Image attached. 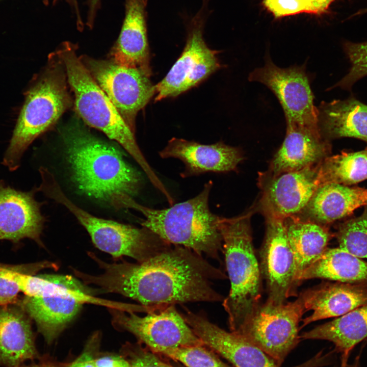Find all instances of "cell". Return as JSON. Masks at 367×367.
<instances>
[{
  "instance_id": "cell-1",
  "label": "cell",
  "mask_w": 367,
  "mask_h": 367,
  "mask_svg": "<svg viewBox=\"0 0 367 367\" xmlns=\"http://www.w3.org/2000/svg\"><path fill=\"white\" fill-rule=\"evenodd\" d=\"M103 269L97 276L74 271L86 284L99 287L101 293H116L141 305L161 310L189 302H223L213 281L226 275L203 256L182 246L168 249L141 263L109 264L90 252Z\"/></svg>"
},
{
  "instance_id": "cell-2",
  "label": "cell",
  "mask_w": 367,
  "mask_h": 367,
  "mask_svg": "<svg viewBox=\"0 0 367 367\" xmlns=\"http://www.w3.org/2000/svg\"><path fill=\"white\" fill-rule=\"evenodd\" d=\"M72 180L89 197L124 208L141 186L139 173L116 148L98 139L78 122L62 132Z\"/></svg>"
},
{
  "instance_id": "cell-3",
  "label": "cell",
  "mask_w": 367,
  "mask_h": 367,
  "mask_svg": "<svg viewBox=\"0 0 367 367\" xmlns=\"http://www.w3.org/2000/svg\"><path fill=\"white\" fill-rule=\"evenodd\" d=\"M212 186L213 182L208 181L197 196L169 208H150L133 198L127 201L126 208L141 213L144 217L141 222L142 226L168 243L219 261V253H223V241L219 228V216L213 214L209 207Z\"/></svg>"
},
{
  "instance_id": "cell-4",
  "label": "cell",
  "mask_w": 367,
  "mask_h": 367,
  "mask_svg": "<svg viewBox=\"0 0 367 367\" xmlns=\"http://www.w3.org/2000/svg\"><path fill=\"white\" fill-rule=\"evenodd\" d=\"M252 212L233 218L220 217L219 228L230 289L222 306L231 331H236L260 304L262 274L253 244Z\"/></svg>"
},
{
  "instance_id": "cell-5",
  "label": "cell",
  "mask_w": 367,
  "mask_h": 367,
  "mask_svg": "<svg viewBox=\"0 0 367 367\" xmlns=\"http://www.w3.org/2000/svg\"><path fill=\"white\" fill-rule=\"evenodd\" d=\"M75 95V108L89 125L118 142L136 161L152 185L160 179L146 161L134 135L106 94L77 57L74 44L64 42L57 52Z\"/></svg>"
},
{
  "instance_id": "cell-6",
  "label": "cell",
  "mask_w": 367,
  "mask_h": 367,
  "mask_svg": "<svg viewBox=\"0 0 367 367\" xmlns=\"http://www.w3.org/2000/svg\"><path fill=\"white\" fill-rule=\"evenodd\" d=\"M25 93L2 164L11 171L20 166L24 152L71 105L64 67L57 55Z\"/></svg>"
},
{
  "instance_id": "cell-7",
  "label": "cell",
  "mask_w": 367,
  "mask_h": 367,
  "mask_svg": "<svg viewBox=\"0 0 367 367\" xmlns=\"http://www.w3.org/2000/svg\"><path fill=\"white\" fill-rule=\"evenodd\" d=\"M43 193L66 207L88 232L94 245L113 258L127 256L141 263L172 245L145 227L138 228L89 214L67 197L56 179L45 185Z\"/></svg>"
},
{
  "instance_id": "cell-8",
  "label": "cell",
  "mask_w": 367,
  "mask_h": 367,
  "mask_svg": "<svg viewBox=\"0 0 367 367\" xmlns=\"http://www.w3.org/2000/svg\"><path fill=\"white\" fill-rule=\"evenodd\" d=\"M305 312L299 297L281 304L266 301L234 332L243 336L280 365L299 342V323Z\"/></svg>"
},
{
  "instance_id": "cell-9",
  "label": "cell",
  "mask_w": 367,
  "mask_h": 367,
  "mask_svg": "<svg viewBox=\"0 0 367 367\" xmlns=\"http://www.w3.org/2000/svg\"><path fill=\"white\" fill-rule=\"evenodd\" d=\"M209 0L187 24L184 50L165 77L155 85V101L175 97L197 86L221 67L218 51L209 48L203 38L206 21L211 13Z\"/></svg>"
},
{
  "instance_id": "cell-10",
  "label": "cell",
  "mask_w": 367,
  "mask_h": 367,
  "mask_svg": "<svg viewBox=\"0 0 367 367\" xmlns=\"http://www.w3.org/2000/svg\"><path fill=\"white\" fill-rule=\"evenodd\" d=\"M122 118L135 133L136 117L155 94L150 76L135 67L113 61L80 58Z\"/></svg>"
},
{
  "instance_id": "cell-11",
  "label": "cell",
  "mask_w": 367,
  "mask_h": 367,
  "mask_svg": "<svg viewBox=\"0 0 367 367\" xmlns=\"http://www.w3.org/2000/svg\"><path fill=\"white\" fill-rule=\"evenodd\" d=\"M113 326L135 335L154 353L174 348L204 345L187 323L175 305L141 317L134 312L108 308Z\"/></svg>"
},
{
  "instance_id": "cell-12",
  "label": "cell",
  "mask_w": 367,
  "mask_h": 367,
  "mask_svg": "<svg viewBox=\"0 0 367 367\" xmlns=\"http://www.w3.org/2000/svg\"><path fill=\"white\" fill-rule=\"evenodd\" d=\"M250 82H259L270 89L278 99L286 121L318 125V110L306 72V65L280 68L267 54L263 67L249 74Z\"/></svg>"
},
{
  "instance_id": "cell-13",
  "label": "cell",
  "mask_w": 367,
  "mask_h": 367,
  "mask_svg": "<svg viewBox=\"0 0 367 367\" xmlns=\"http://www.w3.org/2000/svg\"><path fill=\"white\" fill-rule=\"evenodd\" d=\"M266 217V232L260 252V268L266 280L267 301L276 304L287 302L297 296L295 257L287 237L284 219Z\"/></svg>"
},
{
  "instance_id": "cell-14",
  "label": "cell",
  "mask_w": 367,
  "mask_h": 367,
  "mask_svg": "<svg viewBox=\"0 0 367 367\" xmlns=\"http://www.w3.org/2000/svg\"><path fill=\"white\" fill-rule=\"evenodd\" d=\"M319 164L297 171L269 173L266 180L261 178L260 205L265 216L284 219L298 215L320 186Z\"/></svg>"
},
{
  "instance_id": "cell-15",
  "label": "cell",
  "mask_w": 367,
  "mask_h": 367,
  "mask_svg": "<svg viewBox=\"0 0 367 367\" xmlns=\"http://www.w3.org/2000/svg\"><path fill=\"white\" fill-rule=\"evenodd\" d=\"M179 311L187 323L206 347L235 367H279L261 349L242 335L227 331L211 322L203 311L194 312L185 307Z\"/></svg>"
},
{
  "instance_id": "cell-16",
  "label": "cell",
  "mask_w": 367,
  "mask_h": 367,
  "mask_svg": "<svg viewBox=\"0 0 367 367\" xmlns=\"http://www.w3.org/2000/svg\"><path fill=\"white\" fill-rule=\"evenodd\" d=\"M36 191L18 190L0 180V240L17 242L29 238L42 245L45 218L42 203L35 198Z\"/></svg>"
},
{
  "instance_id": "cell-17",
  "label": "cell",
  "mask_w": 367,
  "mask_h": 367,
  "mask_svg": "<svg viewBox=\"0 0 367 367\" xmlns=\"http://www.w3.org/2000/svg\"><path fill=\"white\" fill-rule=\"evenodd\" d=\"M159 155L162 159L175 158L182 161L185 169L180 175L183 178L206 172L235 171L243 160L238 148L221 141L205 145L177 138L170 139Z\"/></svg>"
},
{
  "instance_id": "cell-18",
  "label": "cell",
  "mask_w": 367,
  "mask_h": 367,
  "mask_svg": "<svg viewBox=\"0 0 367 367\" xmlns=\"http://www.w3.org/2000/svg\"><path fill=\"white\" fill-rule=\"evenodd\" d=\"M286 123L285 137L271 162L270 174L301 170L329 155L330 141L323 137L319 125Z\"/></svg>"
},
{
  "instance_id": "cell-19",
  "label": "cell",
  "mask_w": 367,
  "mask_h": 367,
  "mask_svg": "<svg viewBox=\"0 0 367 367\" xmlns=\"http://www.w3.org/2000/svg\"><path fill=\"white\" fill-rule=\"evenodd\" d=\"M147 2L148 0H125L124 17L111 57L114 62L138 68L150 77Z\"/></svg>"
},
{
  "instance_id": "cell-20",
  "label": "cell",
  "mask_w": 367,
  "mask_h": 367,
  "mask_svg": "<svg viewBox=\"0 0 367 367\" xmlns=\"http://www.w3.org/2000/svg\"><path fill=\"white\" fill-rule=\"evenodd\" d=\"M299 297L311 315L302 320L300 329L318 320L341 316L367 304V285L325 282L306 290Z\"/></svg>"
},
{
  "instance_id": "cell-21",
  "label": "cell",
  "mask_w": 367,
  "mask_h": 367,
  "mask_svg": "<svg viewBox=\"0 0 367 367\" xmlns=\"http://www.w3.org/2000/svg\"><path fill=\"white\" fill-rule=\"evenodd\" d=\"M362 206H367V189L329 183L319 186L299 214L302 216H296L329 227Z\"/></svg>"
},
{
  "instance_id": "cell-22",
  "label": "cell",
  "mask_w": 367,
  "mask_h": 367,
  "mask_svg": "<svg viewBox=\"0 0 367 367\" xmlns=\"http://www.w3.org/2000/svg\"><path fill=\"white\" fill-rule=\"evenodd\" d=\"M17 303L0 307V364L8 367L37 356L30 318Z\"/></svg>"
},
{
  "instance_id": "cell-23",
  "label": "cell",
  "mask_w": 367,
  "mask_h": 367,
  "mask_svg": "<svg viewBox=\"0 0 367 367\" xmlns=\"http://www.w3.org/2000/svg\"><path fill=\"white\" fill-rule=\"evenodd\" d=\"M17 279L20 291L29 297H60L75 299L110 308L113 302L96 297L98 289L90 287L82 280L70 275L60 274L33 275L30 270L18 272Z\"/></svg>"
},
{
  "instance_id": "cell-24",
  "label": "cell",
  "mask_w": 367,
  "mask_h": 367,
  "mask_svg": "<svg viewBox=\"0 0 367 367\" xmlns=\"http://www.w3.org/2000/svg\"><path fill=\"white\" fill-rule=\"evenodd\" d=\"M318 125L323 137H351L367 142V105L353 97L323 101L318 108Z\"/></svg>"
},
{
  "instance_id": "cell-25",
  "label": "cell",
  "mask_w": 367,
  "mask_h": 367,
  "mask_svg": "<svg viewBox=\"0 0 367 367\" xmlns=\"http://www.w3.org/2000/svg\"><path fill=\"white\" fill-rule=\"evenodd\" d=\"M18 302L49 343L73 320L84 304L74 299L60 297L25 296Z\"/></svg>"
},
{
  "instance_id": "cell-26",
  "label": "cell",
  "mask_w": 367,
  "mask_h": 367,
  "mask_svg": "<svg viewBox=\"0 0 367 367\" xmlns=\"http://www.w3.org/2000/svg\"><path fill=\"white\" fill-rule=\"evenodd\" d=\"M287 237L296 263L297 280L328 248L334 234L329 227L291 216L284 219Z\"/></svg>"
},
{
  "instance_id": "cell-27",
  "label": "cell",
  "mask_w": 367,
  "mask_h": 367,
  "mask_svg": "<svg viewBox=\"0 0 367 367\" xmlns=\"http://www.w3.org/2000/svg\"><path fill=\"white\" fill-rule=\"evenodd\" d=\"M314 278L367 285V262L339 247L327 248L298 280L301 284Z\"/></svg>"
},
{
  "instance_id": "cell-28",
  "label": "cell",
  "mask_w": 367,
  "mask_h": 367,
  "mask_svg": "<svg viewBox=\"0 0 367 367\" xmlns=\"http://www.w3.org/2000/svg\"><path fill=\"white\" fill-rule=\"evenodd\" d=\"M300 338L331 342L346 358L356 344L367 338V304L304 332Z\"/></svg>"
},
{
  "instance_id": "cell-29",
  "label": "cell",
  "mask_w": 367,
  "mask_h": 367,
  "mask_svg": "<svg viewBox=\"0 0 367 367\" xmlns=\"http://www.w3.org/2000/svg\"><path fill=\"white\" fill-rule=\"evenodd\" d=\"M319 175L320 186L329 183L350 186L367 179V147L328 156L319 164Z\"/></svg>"
},
{
  "instance_id": "cell-30",
  "label": "cell",
  "mask_w": 367,
  "mask_h": 367,
  "mask_svg": "<svg viewBox=\"0 0 367 367\" xmlns=\"http://www.w3.org/2000/svg\"><path fill=\"white\" fill-rule=\"evenodd\" d=\"M340 248L360 258H367V206L359 216L337 226L334 234Z\"/></svg>"
},
{
  "instance_id": "cell-31",
  "label": "cell",
  "mask_w": 367,
  "mask_h": 367,
  "mask_svg": "<svg viewBox=\"0 0 367 367\" xmlns=\"http://www.w3.org/2000/svg\"><path fill=\"white\" fill-rule=\"evenodd\" d=\"M205 345L179 347L164 352L165 355L186 367H230Z\"/></svg>"
},
{
  "instance_id": "cell-32",
  "label": "cell",
  "mask_w": 367,
  "mask_h": 367,
  "mask_svg": "<svg viewBox=\"0 0 367 367\" xmlns=\"http://www.w3.org/2000/svg\"><path fill=\"white\" fill-rule=\"evenodd\" d=\"M343 48L350 61L351 68L349 72L330 89L338 87L350 90L355 83L367 75V41L359 43L345 41Z\"/></svg>"
},
{
  "instance_id": "cell-33",
  "label": "cell",
  "mask_w": 367,
  "mask_h": 367,
  "mask_svg": "<svg viewBox=\"0 0 367 367\" xmlns=\"http://www.w3.org/2000/svg\"><path fill=\"white\" fill-rule=\"evenodd\" d=\"M20 265H9L0 263V307L17 303V296L20 291L17 272Z\"/></svg>"
},
{
  "instance_id": "cell-34",
  "label": "cell",
  "mask_w": 367,
  "mask_h": 367,
  "mask_svg": "<svg viewBox=\"0 0 367 367\" xmlns=\"http://www.w3.org/2000/svg\"><path fill=\"white\" fill-rule=\"evenodd\" d=\"M68 367H132L129 361L116 355L95 356L89 351L83 353Z\"/></svg>"
},
{
  "instance_id": "cell-35",
  "label": "cell",
  "mask_w": 367,
  "mask_h": 367,
  "mask_svg": "<svg viewBox=\"0 0 367 367\" xmlns=\"http://www.w3.org/2000/svg\"><path fill=\"white\" fill-rule=\"evenodd\" d=\"M129 362L132 367H174L165 362L155 353L144 349L135 352Z\"/></svg>"
},
{
  "instance_id": "cell-36",
  "label": "cell",
  "mask_w": 367,
  "mask_h": 367,
  "mask_svg": "<svg viewBox=\"0 0 367 367\" xmlns=\"http://www.w3.org/2000/svg\"><path fill=\"white\" fill-rule=\"evenodd\" d=\"M336 0H294L300 13L320 15L326 13Z\"/></svg>"
},
{
  "instance_id": "cell-37",
  "label": "cell",
  "mask_w": 367,
  "mask_h": 367,
  "mask_svg": "<svg viewBox=\"0 0 367 367\" xmlns=\"http://www.w3.org/2000/svg\"><path fill=\"white\" fill-rule=\"evenodd\" d=\"M101 0H87L86 5L88 7V11L86 19V25L89 28H92L97 13L101 6Z\"/></svg>"
},
{
  "instance_id": "cell-38",
  "label": "cell",
  "mask_w": 367,
  "mask_h": 367,
  "mask_svg": "<svg viewBox=\"0 0 367 367\" xmlns=\"http://www.w3.org/2000/svg\"><path fill=\"white\" fill-rule=\"evenodd\" d=\"M18 367H65L61 364L53 362H43L38 364H33L29 365L19 366Z\"/></svg>"
},
{
  "instance_id": "cell-39",
  "label": "cell",
  "mask_w": 367,
  "mask_h": 367,
  "mask_svg": "<svg viewBox=\"0 0 367 367\" xmlns=\"http://www.w3.org/2000/svg\"><path fill=\"white\" fill-rule=\"evenodd\" d=\"M59 1H60V0H54L53 2L55 4H57V3L59 2ZM65 1L69 5L72 12H77L79 11L80 8H79L77 0H65Z\"/></svg>"
},
{
  "instance_id": "cell-40",
  "label": "cell",
  "mask_w": 367,
  "mask_h": 367,
  "mask_svg": "<svg viewBox=\"0 0 367 367\" xmlns=\"http://www.w3.org/2000/svg\"><path fill=\"white\" fill-rule=\"evenodd\" d=\"M366 13H367V8H364V9H360V10L356 12L355 13H354V14H353V15H352V16H358V15H361V14H363Z\"/></svg>"
},
{
  "instance_id": "cell-41",
  "label": "cell",
  "mask_w": 367,
  "mask_h": 367,
  "mask_svg": "<svg viewBox=\"0 0 367 367\" xmlns=\"http://www.w3.org/2000/svg\"><path fill=\"white\" fill-rule=\"evenodd\" d=\"M350 367H359V366H358V363H356V364H354L353 365H352V366H350Z\"/></svg>"
},
{
  "instance_id": "cell-42",
  "label": "cell",
  "mask_w": 367,
  "mask_h": 367,
  "mask_svg": "<svg viewBox=\"0 0 367 367\" xmlns=\"http://www.w3.org/2000/svg\"><path fill=\"white\" fill-rule=\"evenodd\" d=\"M43 1L45 3H48L49 2V0H43Z\"/></svg>"
},
{
  "instance_id": "cell-43",
  "label": "cell",
  "mask_w": 367,
  "mask_h": 367,
  "mask_svg": "<svg viewBox=\"0 0 367 367\" xmlns=\"http://www.w3.org/2000/svg\"><path fill=\"white\" fill-rule=\"evenodd\" d=\"M174 367H183V366H182L180 365H175Z\"/></svg>"
},
{
  "instance_id": "cell-44",
  "label": "cell",
  "mask_w": 367,
  "mask_h": 367,
  "mask_svg": "<svg viewBox=\"0 0 367 367\" xmlns=\"http://www.w3.org/2000/svg\"><path fill=\"white\" fill-rule=\"evenodd\" d=\"M342 367H344V366H342Z\"/></svg>"
}]
</instances>
